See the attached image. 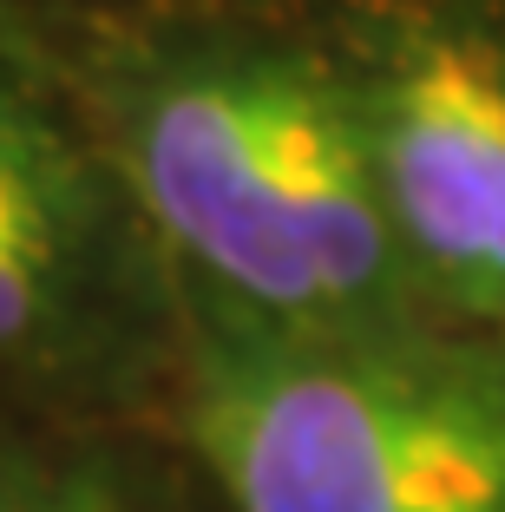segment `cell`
Listing matches in <instances>:
<instances>
[{
    "instance_id": "cell-1",
    "label": "cell",
    "mask_w": 505,
    "mask_h": 512,
    "mask_svg": "<svg viewBox=\"0 0 505 512\" xmlns=\"http://www.w3.org/2000/svg\"><path fill=\"white\" fill-rule=\"evenodd\" d=\"M86 86L125 204L204 309L315 342L420 335L348 66L204 14L112 33Z\"/></svg>"
},
{
    "instance_id": "cell-2",
    "label": "cell",
    "mask_w": 505,
    "mask_h": 512,
    "mask_svg": "<svg viewBox=\"0 0 505 512\" xmlns=\"http://www.w3.org/2000/svg\"><path fill=\"white\" fill-rule=\"evenodd\" d=\"M191 434L237 512H505V381L204 309Z\"/></svg>"
},
{
    "instance_id": "cell-5",
    "label": "cell",
    "mask_w": 505,
    "mask_h": 512,
    "mask_svg": "<svg viewBox=\"0 0 505 512\" xmlns=\"http://www.w3.org/2000/svg\"><path fill=\"white\" fill-rule=\"evenodd\" d=\"M0 512H138L119 486L92 473L40 467V460H0Z\"/></svg>"
},
{
    "instance_id": "cell-3",
    "label": "cell",
    "mask_w": 505,
    "mask_h": 512,
    "mask_svg": "<svg viewBox=\"0 0 505 512\" xmlns=\"http://www.w3.org/2000/svg\"><path fill=\"white\" fill-rule=\"evenodd\" d=\"M348 86L414 283L505 322V46L466 20H407Z\"/></svg>"
},
{
    "instance_id": "cell-4",
    "label": "cell",
    "mask_w": 505,
    "mask_h": 512,
    "mask_svg": "<svg viewBox=\"0 0 505 512\" xmlns=\"http://www.w3.org/2000/svg\"><path fill=\"white\" fill-rule=\"evenodd\" d=\"M99 138L0 46V381L60 375L125 296V211Z\"/></svg>"
}]
</instances>
